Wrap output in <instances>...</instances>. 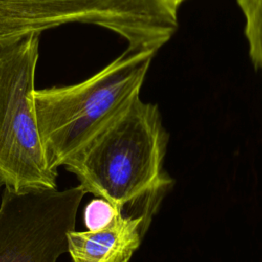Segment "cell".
Masks as SVG:
<instances>
[{
	"label": "cell",
	"instance_id": "cell-8",
	"mask_svg": "<svg viewBox=\"0 0 262 262\" xmlns=\"http://www.w3.org/2000/svg\"><path fill=\"white\" fill-rule=\"evenodd\" d=\"M116 209L107 201L97 198L92 200L85 208L84 221L88 230H95L105 226L116 215Z\"/></svg>",
	"mask_w": 262,
	"mask_h": 262
},
{
	"label": "cell",
	"instance_id": "cell-4",
	"mask_svg": "<svg viewBox=\"0 0 262 262\" xmlns=\"http://www.w3.org/2000/svg\"><path fill=\"white\" fill-rule=\"evenodd\" d=\"M104 28L128 46L159 51L178 29L163 0H0V44L68 24Z\"/></svg>",
	"mask_w": 262,
	"mask_h": 262
},
{
	"label": "cell",
	"instance_id": "cell-3",
	"mask_svg": "<svg viewBox=\"0 0 262 262\" xmlns=\"http://www.w3.org/2000/svg\"><path fill=\"white\" fill-rule=\"evenodd\" d=\"M40 35L0 44V187L16 192L56 188L34 103Z\"/></svg>",
	"mask_w": 262,
	"mask_h": 262
},
{
	"label": "cell",
	"instance_id": "cell-1",
	"mask_svg": "<svg viewBox=\"0 0 262 262\" xmlns=\"http://www.w3.org/2000/svg\"><path fill=\"white\" fill-rule=\"evenodd\" d=\"M167 140L158 105L137 94L64 167L86 192L123 211L170 183L163 172Z\"/></svg>",
	"mask_w": 262,
	"mask_h": 262
},
{
	"label": "cell",
	"instance_id": "cell-6",
	"mask_svg": "<svg viewBox=\"0 0 262 262\" xmlns=\"http://www.w3.org/2000/svg\"><path fill=\"white\" fill-rule=\"evenodd\" d=\"M144 217L125 216L119 210L103 227L68 234L73 262H129L141 244Z\"/></svg>",
	"mask_w": 262,
	"mask_h": 262
},
{
	"label": "cell",
	"instance_id": "cell-10",
	"mask_svg": "<svg viewBox=\"0 0 262 262\" xmlns=\"http://www.w3.org/2000/svg\"><path fill=\"white\" fill-rule=\"evenodd\" d=\"M17 1H44V0H17Z\"/></svg>",
	"mask_w": 262,
	"mask_h": 262
},
{
	"label": "cell",
	"instance_id": "cell-5",
	"mask_svg": "<svg viewBox=\"0 0 262 262\" xmlns=\"http://www.w3.org/2000/svg\"><path fill=\"white\" fill-rule=\"evenodd\" d=\"M86 190L16 192L4 188L0 204V262H56L68 252V234Z\"/></svg>",
	"mask_w": 262,
	"mask_h": 262
},
{
	"label": "cell",
	"instance_id": "cell-2",
	"mask_svg": "<svg viewBox=\"0 0 262 262\" xmlns=\"http://www.w3.org/2000/svg\"><path fill=\"white\" fill-rule=\"evenodd\" d=\"M157 50L127 46L77 84L35 90L37 125L50 167L69 164L141 87Z\"/></svg>",
	"mask_w": 262,
	"mask_h": 262
},
{
	"label": "cell",
	"instance_id": "cell-7",
	"mask_svg": "<svg viewBox=\"0 0 262 262\" xmlns=\"http://www.w3.org/2000/svg\"><path fill=\"white\" fill-rule=\"evenodd\" d=\"M245 18V37L255 69L262 70V0H236Z\"/></svg>",
	"mask_w": 262,
	"mask_h": 262
},
{
	"label": "cell",
	"instance_id": "cell-9",
	"mask_svg": "<svg viewBox=\"0 0 262 262\" xmlns=\"http://www.w3.org/2000/svg\"><path fill=\"white\" fill-rule=\"evenodd\" d=\"M185 0H163V2L166 4V6L171 9L174 12H178V8L181 5L182 2H184Z\"/></svg>",
	"mask_w": 262,
	"mask_h": 262
}]
</instances>
